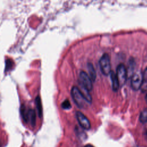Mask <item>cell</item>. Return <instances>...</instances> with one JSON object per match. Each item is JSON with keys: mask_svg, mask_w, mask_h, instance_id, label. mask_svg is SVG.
I'll list each match as a JSON object with an SVG mask.
<instances>
[{"mask_svg": "<svg viewBox=\"0 0 147 147\" xmlns=\"http://www.w3.org/2000/svg\"><path fill=\"white\" fill-rule=\"evenodd\" d=\"M71 95L74 103L80 109L85 108L87 106V103H89L82 90L76 86H74L72 88Z\"/></svg>", "mask_w": 147, "mask_h": 147, "instance_id": "1", "label": "cell"}, {"mask_svg": "<svg viewBox=\"0 0 147 147\" xmlns=\"http://www.w3.org/2000/svg\"><path fill=\"white\" fill-rule=\"evenodd\" d=\"M21 114L25 122H29L32 126L35 125L36 114L33 109L26 110L25 106L22 105L21 108Z\"/></svg>", "mask_w": 147, "mask_h": 147, "instance_id": "2", "label": "cell"}, {"mask_svg": "<svg viewBox=\"0 0 147 147\" xmlns=\"http://www.w3.org/2000/svg\"><path fill=\"white\" fill-rule=\"evenodd\" d=\"M99 64L101 72L104 75H110L111 72L110 59L107 53H105L102 56L99 61Z\"/></svg>", "mask_w": 147, "mask_h": 147, "instance_id": "3", "label": "cell"}, {"mask_svg": "<svg viewBox=\"0 0 147 147\" xmlns=\"http://www.w3.org/2000/svg\"><path fill=\"white\" fill-rule=\"evenodd\" d=\"M143 74L140 71L134 72L131 76L130 84L131 88L134 91H137L141 88L143 84Z\"/></svg>", "mask_w": 147, "mask_h": 147, "instance_id": "4", "label": "cell"}, {"mask_svg": "<svg viewBox=\"0 0 147 147\" xmlns=\"http://www.w3.org/2000/svg\"><path fill=\"white\" fill-rule=\"evenodd\" d=\"M92 80L90 76L84 71L80 72L79 74V82L82 87L90 91L92 89Z\"/></svg>", "mask_w": 147, "mask_h": 147, "instance_id": "5", "label": "cell"}, {"mask_svg": "<svg viewBox=\"0 0 147 147\" xmlns=\"http://www.w3.org/2000/svg\"><path fill=\"white\" fill-rule=\"evenodd\" d=\"M116 75L118 79L119 86H123L126 82L127 76V71L123 64H119L117 66Z\"/></svg>", "mask_w": 147, "mask_h": 147, "instance_id": "6", "label": "cell"}, {"mask_svg": "<svg viewBox=\"0 0 147 147\" xmlns=\"http://www.w3.org/2000/svg\"><path fill=\"white\" fill-rule=\"evenodd\" d=\"M76 117L79 125L85 130H89L91 127V123L89 119L80 111H76Z\"/></svg>", "mask_w": 147, "mask_h": 147, "instance_id": "7", "label": "cell"}, {"mask_svg": "<svg viewBox=\"0 0 147 147\" xmlns=\"http://www.w3.org/2000/svg\"><path fill=\"white\" fill-rule=\"evenodd\" d=\"M110 79L112 83V88L113 91H117L118 90L120 86H119V83L117 78V76L116 75V74H115L113 71H111L110 74Z\"/></svg>", "mask_w": 147, "mask_h": 147, "instance_id": "8", "label": "cell"}, {"mask_svg": "<svg viewBox=\"0 0 147 147\" xmlns=\"http://www.w3.org/2000/svg\"><path fill=\"white\" fill-rule=\"evenodd\" d=\"M87 68H88V74H89V76L91 78V80H92V82H94L96 79V72L95 70V68L92 65V64L89 63L87 64Z\"/></svg>", "mask_w": 147, "mask_h": 147, "instance_id": "9", "label": "cell"}, {"mask_svg": "<svg viewBox=\"0 0 147 147\" xmlns=\"http://www.w3.org/2000/svg\"><path fill=\"white\" fill-rule=\"evenodd\" d=\"M36 106L37 107V114L40 118L41 117L42 114V105H41V101L40 97L39 96H37L36 98Z\"/></svg>", "mask_w": 147, "mask_h": 147, "instance_id": "10", "label": "cell"}, {"mask_svg": "<svg viewBox=\"0 0 147 147\" xmlns=\"http://www.w3.org/2000/svg\"><path fill=\"white\" fill-rule=\"evenodd\" d=\"M139 120L142 123H145L147 122V110H144L141 113L139 117Z\"/></svg>", "mask_w": 147, "mask_h": 147, "instance_id": "11", "label": "cell"}, {"mask_svg": "<svg viewBox=\"0 0 147 147\" xmlns=\"http://www.w3.org/2000/svg\"><path fill=\"white\" fill-rule=\"evenodd\" d=\"M71 105L68 100H64L61 104V107L63 109H69L71 108Z\"/></svg>", "mask_w": 147, "mask_h": 147, "instance_id": "12", "label": "cell"}, {"mask_svg": "<svg viewBox=\"0 0 147 147\" xmlns=\"http://www.w3.org/2000/svg\"><path fill=\"white\" fill-rule=\"evenodd\" d=\"M143 74V79H144V81H143V84L142 86H147V67L145 68V69L144 71Z\"/></svg>", "mask_w": 147, "mask_h": 147, "instance_id": "13", "label": "cell"}, {"mask_svg": "<svg viewBox=\"0 0 147 147\" xmlns=\"http://www.w3.org/2000/svg\"><path fill=\"white\" fill-rule=\"evenodd\" d=\"M129 72H131L133 71L134 68V66H135V63L133 59H131L129 61Z\"/></svg>", "mask_w": 147, "mask_h": 147, "instance_id": "14", "label": "cell"}, {"mask_svg": "<svg viewBox=\"0 0 147 147\" xmlns=\"http://www.w3.org/2000/svg\"><path fill=\"white\" fill-rule=\"evenodd\" d=\"M84 147H94V146H92V145H90V144H88V145H85Z\"/></svg>", "mask_w": 147, "mask_h": 147, "instance_id": "15", "label": "cell"}, {"mask_svg": "<svg viewBox=\"0 0 147 147\" xmlns=\"http://www.w3.org/2000/svg\"><path fill=\"white\" fill-rule=\"evenodd\" d=\"M145 100H146V103H147V94H146V96H145Z\"/></svg>", "mask_w": 147, "mask_h": 147, "instance_id": "16", "label": "cell"}, {"mask_svg": "<svg viewBox=\"0 0 147 147\" xmlns=\"http://www.w3.org/2000/svg\"><path fill=\"white\" fill-rule=\"evenodd\" d=\"M134 147H138V146H134Z\"/></svg>", "mask_w": 147, "mask_h": 147, "instance_id": "17", "label": "cell"}]
</instances>
